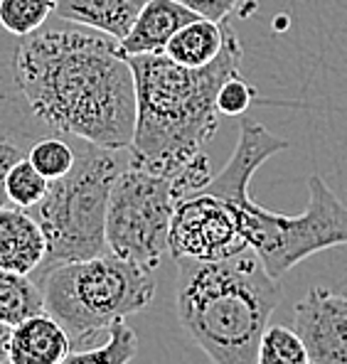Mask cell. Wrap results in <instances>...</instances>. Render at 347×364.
<instances>
[{
	"label": "cell",
	"instance_id": "10",
	"mask_svg": "<svg viewBox=\"0 0 347 364\" xmlns=\"http://www.w3.org/2000/svg\"><path fill=\"white\" fill-rule=\"evenodd\" d=\"M239 119H242L239 121V141L232 158L205 185V192L224 197L232 205H242L252 197L249 195V182H252L254 173L261 168L264 160H269L276 153L288 151V141L274 136L259 121L244 119V116H239Z\"/></svg>",
	"mask_w": 347,
	"mask_h": 364
},
{
	"label": "cell",
	"instance_id": "24",
	"mask_svg": "<svg viewBox=\"0 0 347 364\" xmlns=\"http://www.w3.org/2000/svg\"><path fill=\"white\" fill-rule=\"evenodd\" d=\"M178 3L192 10L197 18L212 20V23H224L232 15V10L237 8L239 0H178Z\"/></svg>",
	"mask_w": 347,
	"mask_h": 364
},
{
	"label": "cell",
	"instance_id": "19",
	"mask_svg": "<svg viewBox=\"0 0 347 364\" xmlns=\"http://www.w3.org/2000/svg\"><path fill=\"white\" fill-rule=\"evenodd\" d=\"M254 364H311V360L296 330L286 325H269L256 345Z\"/></svg>",
	"mask_w": 347,
	"mask_h": 364
},
{
	"label": "cell",
	"instance_id": "6",
	"mask_svg": "<svg viewBox=\"0 0 347 364\" xmlns=\"http://www.w3.org/2000/svg\"><path fill=\"white\" fill-rule=\"evenodd\" d=\"M249 246L276 281L318 251L347 244V205L323 182L308 180V205L296 217L269 212L249 197L242 202Z\"/></svg>",
	"mask_w": 347,
	"mask_h": 364
},
{
	"label": "cell",
	"instance_id": "26",
	"mask_svg": "<svg viewBox=\"0 0 347 364\" xmlns=\"http://www.w3.org/2000/svg\"><path fill=\"white\" fill-rule=\"evenodd\" d=\"M10 333H13V325H8V323H3V320H0V364L8 362Z\"/></svg>",
	"mask_w": 347,
	"mask_h": 364
},
{
	"label": "cell",
	"instance_id": "14",
	"mask_svg": "<svg viewBox=\"0 0 347 364\" xmlns=\"http://www.w3.org/2000/svg\"><path fill=\"white\" fill-rule=\"evenodd\" d=\"M146 0H57L55 15L64 23L124 40Z\"/></svg>",
	"mask_w": 347,
	"mask_h": 364
},
{
	"label": "cell",
	"instance_id": "15",
	"mask_svg": "<svg viewBox=\"0 0 347 364\" xmlns=\"http://www.w3.org/2000/svg\"><path fill=\"white\" fill-rule=\"evenodd\" d=\"M227 25V20L224 23H212L205 18L192 20L170 37L163 55L183 67H205L222 52Z\"/></svg>",
	"mask_w": 347,
	"mask_h": 364
},
{
	"label": "cell",
	"instance_id": "20",
	"mask_svg": "<svg viewBox=\"0 0 347 364\" xmlns=\"http://www.w3.org/2000/svg\"><path fill=\"white\" fill-rule=\"evenodd\" d=\"M74 158H77L74 143L57 133H45L28 148V160L50 182L64 178L72 170Z\"/></svg>",
	"mask_w": 347,
	"mask_h": 364
},
{
	"label": "cell",
	"instance_id": "16",
	"mask_svg": "<svg viewBox=\"0 0 347 364\" xmlns=\"http://www.w3.org/2000/svg\"><path fill=\"white\" fill-rule=\"evenodd\" d=\"M45 310L42 291L28 273L0 271V320L18 325Z\"/></svg>",
	"mask_w": 347,
	"mask_h": 364
},
{
	"label": "cell",
	"instance_id": "5",
	"mask_svg": "<svg viewBox=\"0 0 347 364\" xmlns=\"http://www.w3.org/2000/svg\"><path fill=\"white\" fill-rule=\"evenodd\" d=\"M74 143V165L64 178L52 180L47 195L32 207L47 242L45 261L37 271L69 261L106 254V210L116 178L128 163V148H101Z\"/></svg>",
	"mask_w": 347,
	"mask_h": 364
},
{
	"label": "cell",
	"instance_id": "9",
	"mask_svg": "<svg viewBox=\"0 0 347 364\" xmlns=\"http://www.w3.org/2000/svg\"><path fill=\"white\" fill-rule=\"evenodd\" d=\"M293 330L311 364H347V293L311 288L293 308Z\"/></svg>",
	"mask_w": 347,
	"mask_h": 364
},
{
	"label": "cell",
	"instance_id": "18",
	"mask_svg": "<svg viewBox=\"0 0 347 364\" xmlns=\"http://www.w3.org/2000/svg\"><path fill=\"white\" fill-rule=\"evenodd\" d=\"M57 0H0V28L13 37L32 35L55 15Z\"/></svg>",
	"mask_w": 347,
	"mask_h": 364
},
{
	"label": "cell",
	"instance_id": "17",
	"mask_svg": "<svg viewBox=\"0 0 347 364\" xmlns=\"http://www.w3.org/2000/svg\"><path fill=\"white\" fill-rule=\"evenodd\" d=\"M138 355V335L126 320L111 325L106 340L96 347L69 350L60 364H128Z\"/></svg>",
	"mask_w": 347,
	"mask_h": 364
},
{
	"label": "cell",
	"instance_id": "13",
	"mask_svg": "<svg viewBox=\"0 0 347 364\" xmlns=\"http://www.w3.org/2000/svg\"><path fill=\"white\" fill-rule=\"evenodd\" d=\"M72 350L69 335L50 313H37L13 325L8 364H60Z\"/></svg>",
	"mask_w": 347,
	"mask_h": 364
},
{
	"label": "cell",
	"instance_id": "1",
	"mask_svg": "<svg viewBox=\"0 0 347 364\" xmlns=\"http://www.w3.org/2000/svg\"><path fill=\"white\" fill-rule=\"evenodd\" d=\"M10 79L42 133L101 148H128L136 126V82L119 40L82 25L15 37Z\"/></svg>",
	"mask_w": 347,
	"mask_h": 364
},
{
	"label": "cell",
	"instance_id": "3",
	"mask_svg": "<svg viewBox=\"0 0 347 364\" xmlns=\"http://www.w3.org/2000/svg\"><path fill=\"white\" fill-rule=\"evenodd\" d=\"M281 296L252 246L222 261H178L175 315L212 364H254Z\"/></svg>",
	"mask_w": 347,
	"mask_h": 364
},
{
	"label": "cell",
	"instance_id": "21",
	"mask_svg": "<svg viewBox=\"0 0 347 364\" xmlns=\"http://www.w3.org/2000/svg\"><path fill=\"white\" fill-rule=\"evenodd\" d=\"M47 187H50V180L28 158L18 160L5 178V192H8L10 205L20 207V210H32L40 205L42 197L47 195Z\"/></svg>",
	"mask_w": 347,
	"mask_h": 364
},
{
	"label": "cell",
	"instance_id": "2",
	"mask_svg": "<svg viewBox=\"0 0 347 364\" xmlns=\"http://www.w3.org/2000/svg\"><path fill=\"white\" fill-rule=\"evenodd\" d=\"M244 47L227 25L222 52L205 67H183L165 57H128L136 82V126L128 160L153 175L173 178L217 133V91L239 72Z\"/></svg>",
	"mask_w": 347,
	"mask_h": 364
},
{
	"label": "cell",
	"instance_id": "4",
	"mask_svg": "<svg viewBox=\"0 0 347 364\" xmlns=\"http://www.w3.org/2000/svg\"><path fill=\"white\" fill-rule=\"evenodd\" d=\"M45 301V313L64 328L72 350L89 347L111 325L146 310L156 298L153 271L106 254L30 273Z\"/></svg>",
	"mask_w": 347,
	"mask_h": 364
},
{
	"label": "cell",
	"instance_id": "23",
	"mask_svg": "<svg viewBox=\"0 0 347 364\" xmlns=\"http://www.w3.org/2000/svg\"><path fill=\"white\" fill-rule=\"evenodd\" d=\"M32 143L28 138L13 136V133H0V207H8V192H5V178H8L10 168L18 160L28 158V148Z\"/></svg>",
	"mask_w": 347,
	"mask_h": 364
},
{
	"label": "cell",
	"instance_id": "11",
	"mask_svg": "<svg viewBox=\"0 0 347 364\" xmlns=\"http://www.w3.org/2000/svg\"><path fill=\"white\" fill-rule=\"evenodd\" d=\"M47 254L37 219L20 207H0V271L35 273Z\"/></svg>",
	"mask_w": 347,
	"mask_h": 364
},
{
	"label": "cell",
	"instance_id": "22",
	"mask_svg": "<svg viewBox=\"0 0 347 364\" xmlns=\"http://www.w3.org/2000/svg\"><path fill=\"white\" fill-rule=\"evenodd\" d=\"M256 99H259L256 87H252V84L237 72L222 84L220 91H217V111H220V116L239 119V116L247 114L249 106L256 104Z\"/></svg>",
	"mask_w": 347,
	"mask_h": 364
},
{
	"label": "cell",
	"instance_id": "25",
	"mask_svg": "<svg viewBox=\"0 0 347 364\" xmlns=\"http://www.w3.org/2000/svg\"><path fill=\"white\" fill-rule=\"evenodd\" d=\"M15 116H20V101H18V96H15V91L10 89V91H5V89H0V119H13L15 121Z\"/></svg>",
	"mask_w": 347,
	"mask_h": 364
},
{
	"label": "cell",
	"instance_id": "12",
	"mask_svg": "<svg viewBox=\"0 0 347 364\" xmlns=\"http://www.w3.org/2000/svg\"><path fill=\"white\" fill-rule=\"evenodd\" d=\"M192 20H197V15L178 0H146L133 28L124 40H119V45L126 57L156 55L165 50L175 32Z\"/></svg>",
	"mask_w": 347,
	"mask_h": 364
},
{
	"label": "cell",
	"instance_id": "8",
	"mask_svg": "<svg viewBox=\"0 0 347 364\" xmlns=\"http://www.w3.org/2000/svg\"><path fill=\"white\" fill-rule=\"evenodd\" d=\"M247 249L242 207L205 190L175 205L168 232V254L175 261H222Z\"/></svg>",
	"mask_w": 347,
	"mask_h": 364
},
{
	"label": "cell",
	"instance_id": "7",
	"mask_svg": "<svg viewBox=\"0 0 347 364\" xmlns=\"http://www.w3.org/2000/svg\"><path fill=\"white\" fill-rule=\"evenodd\" d=\"M180 200L175 175H153L128 160L109 195L106 249L153 271L168 254L170 219Z\"/></svg>",
	"mask_w": 347,
	"mask_h": 364
}]
</instances>
